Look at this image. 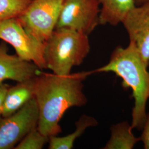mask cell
<instances>
[{
    "mask_svg": "<svg viewBox=\"0 0 149 149\" xmlns=\"http://www.w3.org/2000/svg\"><path fill=\"white\" fill-rule=\"evenodd\" d=\"M40 70L32 62L9 54L5 45H0V84L6 80L21 82L32 79L40 72Z\"/></svg>",
    "mask_w": 149,
    "mask_h": 149,
    "instance_id": "cell-9",
    "label": "cell"
},
{
    "mask_svg": "<svg viewBox=\"0 0 149 149\" xmlns=\"http://www.w3.org/2000/svg\"><path fill=\"white\" fill-rule=\"evenodd\" d=\"M49 138L41 133L37 127L32 129L17 145L15 149H41L48 143Z\"/></svg>",
    "mask_w": 149,
    "mask_h": 149,
    "instance_id": "cell-15",
    "label": "cell"
},
{
    "mask_svg": "<svg viewBox=\"0 0 149 149\" xmlns=\"http://www.w3.org/2000/svg\"><path fill=\"white\" fill-rule=\"evenodd\" d=\"M135 44L118 46L112 52L107 64L94 72H113L122 80L124 88L132 91L134 104L132 113V128L142 130L146 117L149 99V71Z\"/></svg>",
    "mask_w": 149,
    "mask_h": 149,
    "instance_id": "cell-2",
    "label": "cell"
},
{
    "mask_svg": "<svg viewBox=\"0 0 149 149\" xmlns=\"http://www.w3.org/2000/svg\"><path fill=\"white\" fill-rule=\"evenodd\" d=\"M10 87V86L4 82L0 84V117L2 116L6 96Z\"/></svg>",
    "mask_w": 149,
    "mask_h": 149,
    "instance_id": "cell-17",
    "label": "cell"
},
{
    "mask_svg": "<svg viewBox=\"0 0 149 149\" xmlns=\"http://www.w3.org/2000/svg\"><path fill=\"white\" fill-rule=\"evenodd\" d=\"M64 0H32L17 17L33 37L45 43L57 26Z\"/></svg>",
    "mask_w": 149,
    "mask_h": 149,
    "instance_id": "cell-4",
    "label": "cell"
},
{
    "mask_svg": "<svg viewBox=\"0 0 149 149\" xmlns=\"http://www.w3.org/2000/svg\"><path fill=\"white\" fill-rule=\"evenodd\" d=\"M94 71H82L58 75L40 71L34 77V98L37 103V128L47 136H56L62 131L60 121L72 107H81L87 103L84 82Z\"/></svg>",
    "mask_w": 149,
    "mask_h": 149,
    "instance_id": "cell-1",
    "label": "cell"
},
{
    "mask_svg": "<svg viewBox=\"0 0 149 149\" xmlns=\"http://www.w3.org/2000/svg\"><path fill=\"white\" fill-rule=\"evenodd\" d=\"M147 2H149V0H135L136 5H139Z\"/></svg>",
    "mask_w": 149,
    "mask_h": 149,
    "instance_id": "cell-18",
    "label": "cell"
},
{
    "mask_svg": "<svg viewBox=\"0 0 149 149\" xmlns=\"http://www.w3.org/2000/svg\"><path fill=\"white\" fill-rule=\"evenodd\" d=\"M99 0H64L56 28H66L90 34L100 23Z\"/></svg>",
    "mask_w": 149,
    "mask_h": 149,
    "instance_id": "cell-6",
    "label": "cell"
},
{
    "mask_svg": "<svg viewBox=\"0 0 149 149\" xmlns=\"http://www.w3.org/2000/svg\"><path fill=\"white\" fill-rule=\"evenodd\" d=\"M34 77L10 87L6 96L2 117L13 114L34 97Z\"/></svg>",
    "mask_w": 149,
    "mask_h": 149,
    "instance_id": "cell-10",
    "label": "cell"
},
{
    "mask_svg": "<svg viewBox=\"0 0 149 149\" xmlns=\"http://www.w3.org/2000/svg\"><path fill=\"white\" fill-rule=\"evenodd\" d=\"M131 124L123 121L111 127V137L103 149H132L140 141L133 133Z\"/></svg>",
    "mask_w": 149,
    "mask_h": 149,
    "instance_id": "cell-12",
    "label": "cell"
},
{
    "mask_svg": "<svg viewBox=\"0 0 149 149\" xmlns=\"http://www.w3.org/2000/svg\"><path fill=\"white\" fill-rule=\"evenodd\" d=\"M98 124L95 118L86 114L82 116L75 123L76 129L73 133L63 137L57 135L49 136V149H72L76 140L80 138L87 128L96 127Z\"/></svg>",
    "mask_w": 149,
    "mask_h": 149,
    "instance_id": "cell-13",
    "label": "cell"
},
{
    "mask_svg": "<svg viewBox=\"0 0 149 149\" xmlns=\"http://www.w3.org/2000/svg\"><path fill=\"white\" fill-rule=\"evenodd\" d=\"M122 24L133 42L144 63L149 66V2L136 5L128 12Z\"/></svg>",
    "mask_w": 149,
    "mask_h": 149,
    "instance_id": "cell-8",
    "label": "cell"
},
{
    "mask_svg": "<svg viewBox=\"0 0 149 149\" xmlns=\"http://www.w3.org/2000/svg\"><path fill=\"white\" fill-rule=\"evenodd\" d=\"M32 0H0V23L17 18Z\"/></svg>",
    "mask_w": 149,
    "mask_h": 149,
    "instance_id": "cell-14",
    "label": "cell"
},
{
    "mask_svg": "<svg viewBox=\"0 0 149 149\" xmlns=\"http://www.w3.org/2000/svg\"><path fill=\"white\" fill-rule=\"evenodd\" d=\"M101 24L116 26L122 23L128 12L136 6L135 0H99Z\"/></svg>",
    "mask_w": 149,
    "mask_h": 149,
    "instance_id": "cell-11",
    "label": "cell"
},
{
    "mask_svg": "<svg viewBox=\"0 0 149 149\" xmlns=\"http://www.w3.org/2000/svg\"><path fill=\"white\" fill-rule=\"evenodd\" d=\"M90 50L88 35L69 28H56L45 42L47 69L55 74H70L73 67L82 64Z\"/></svg>",
    "mask_w": 149,
    "mask_h": 149,
    "instance_id": "cell-3",
    "label": "cell"
},
{
    "mask_svg": "<svg viewBox=\"0 0 149 149\" xmlns=\"http://www.w3.org/2000/svg\"><path fill=\"white\" fill-rule=\"evenodd\" d=\"M140 140L143 143L145 149H149V113L147 114L143 128L142 129V133L140 136Z\"/></svg>",
    "mask_w": 149,
    "mask_h": 149,
    "instance_id": "cell-16",
    "label": "cell"
},
{
    "mask_svg": "<svg viewBox=\"0 0 149 149\" xmlns=\"http://www.w3.org/2000/svg\"><path fill=\"white\" fill-rule=\"evenodd\" d=\"M0 39L13 47L20 58L32 62L40 70L47 69L44 59L45 43L31 35L17 18L0 23Z\"/></svg>",
    "mask_w": 149,
    "mask_h": 149,
    "instance_id": "cell-5",
    "label": "cell"
},
{
    "mask_svg": "<svg viewBox=\"0 0 149 149\" xmlns=\"http://www.w3.org/2000/svg\"><path fill=\"white\" fill-rule=\"evenodd\" d=\"M39 111L34 97L8 117H0V149L15 148L32 129L37 127Z\"/></svg>",
    "mask_w": 149,
    "mask_h": 149,
    "instance_id": "cell-7",
    "label": "cell"
}]
</instances>
